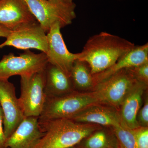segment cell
I'll list each match as a JSON object with an SVG mask.
<instances>
[{"instance_id": "cell-1", "label": "cell", "mask_w": 148, "mask_h": 148, "mask_svg": "<svg viewBox=\"0 0 148 148\" xmlns=\"http://www.w3.org/2000/svg\"><path fill=\"white\" fill-rule=\"evenodd\" d=\"M135 46L121 37L102 32L88 40L78 59L87 63L91 74L95 75L112 66Z\"/></svg>"}, {"instance_id": "cell-2", "label": "cell", "mask_w": 148, "mask_h": 148, "mask_svg": "<svg viewBox=\"0 0 148 148\" xmlns=\"http://www.w3.org/2000/svg\"><path fill=\"white\" fill-rule=\"evenodd\" d=\"M39 121V120H38ZM44 135L35 148H67L76 146L96 130L98 125L68 119L39 121Z\"/></svg>"}, {"instance_id": "cell-3", "label": "cell", "mask_w": 148, "mask_h": 148, "mask_svg": "<svg viewBox=\"0 0 148 148\" xmlns=\"http://www.w3.org/2000/svg\"><path fill=\"white\" fill-rule=\"evenodd\" d=\"M101 104L93 91L79 92L76 90L65 95L47 98L39 121L71 119L88 107Z\"/></svg>"}, {"instance_id": "cell-4", "label": "cell", "mask_w": 148, "mask_h": 148, "mask_svg": "<svg viewBox=\"0 0 148 148\" xmlns=\"http://www.w3.org/2000/svg\"><path fill=\"white\" fill-rule=\"evenodd\" d=\"M29 11L46 33L58 23L61 28L70 25L75 18L76 5L48 0H24Z\"/></svg>"}, {"instance_id": "cell-5", "label": "cell", "mask_w": 148, "mask_h": 148, "mask_svg": "<svg viewBox=\"0 0 148 148\" xmlns=\"http://www.w3.org/2000/svg\"><path fill=\"white\" fill-rule=\"evenodd\" d=\"M137 81L130 69H123L96 84L92 91L100 104L118 111Z\"/></svg>"}, {"instance_id": "cell-6", "label": "cell", "mask_w": 148, "mask_h": 148, "mask_svg": "<svg viewBox=\"0 0 148 148\" xmlns=\"http://www.w3.org/2000/svg\"><path fill=\"white\" fill-rule=\"evenodd\" d=\"M20 77L21 94L18 100L24 116L38 118L47 98L45 90V70Z\"/></svg>"}, {"instance_id": "cell-7", "label": "cell", "mask_w": 148, "mask_h": 148, "mask_svg": "<svg viewBox=\"0 0 148 148\" xmlns=\"http://www.w3.org/2000/svg\"><path fill=\"white\" fill-rule=\"evenodd\" d=\"M48 64L46 53H35L30 50L16 56L10 53L0 61V79H8L13 76L31 75L43 71Z\"/></svg>"}, {"instance_id": "cell-8", "label": "cell", "mask_w": 148, "mask_h": 148, "mask_svg": "<svg viewBox=\"0 0 148 148\" xmlns=\"http://www.w3.org/2000/svg\"><path fill=\"white\" fill-rule=\"evenodd\" d=\"M0 106L4 132L7 140L25 118L16 96L15 86L8 79H0Z\"/></svg>"}, {"instance_id": "cell-9", "label": "cell", "mask_w": 148, "mask_h": 148, "mask_svg": "<svg viewBox=\"0 0 148 148\" xmlns=\"http://www.w3.org/2000/svg\"><path fill=\"white\" fill-rule=\"evenodd\" d=\"M61 25L55 23L47 33V49L46 54L49 64L58 67L70 77L74 62L79 58V53L68 50L61 34Z\"/></svg>"}, {"instance_id": "cell-10", "label": "cell", "mask_w": 148, "mask_h": 148, "mask_svg": "<svg viewBox=\"0 0 148 148\" xmlns=\"http://www.w3.org/2000/svg\"><path fill=\"white\" fill-rule=\"evenodd\" d=\"M46 32L38 22L11 31L6 40L0 45V49L6 46L18 49H38L46 53L47 37Z\"/></svg>"}, {"instance_id": "cell-11", "label": "cell", "mask_w": 148, "mask_h": 148, "mask_svg": "<svg viewBox=\"0 0 148 148\" xmlns=\"http://www.w3.org/2000/svg\"><path fill=\"white\" fill-rule=\"evenodd\" d=\"M37 22L24 0H0V26L13 31Z\"/></svg>"}, {"instance_id": "cell-12", "label": "cell", "mask_w": 148, "mask_h": 148, "mask_svg": "<svg viewBox=\"0 0 148 148\" xmlns=\"http://www.w3.org/2000/svg\"><path fill=\"white\" fill-rule=\"evenodd\" d=\"M38 118L25 117L6 141L7 148H35L44 135Z\"/></svg>"}, {"instance_id": "cell-13", "label": "cell", "mask_w": 148, "mask_h": 148, "mask_svg": "<svg viewBox=\"0 0 148 148\" xmlns=\"http://www.w3.org/2000/svg\"><path fill=\"white\" fill-rule=\"evenodd\" d=\"M147 62L148 43L142 45H135L131 50L122 56L108 69L99 73L92 75L94 86L123 69H130Z\"/></svg>"}, {"instance_id": "cell-14", "label": "cell", "mask_w": 148, "mask_h": 148, "mask_svg": "<svg viewBox=\"0 0 148 148\" xmlns=\"http://www.w3.org/2000/svg\"><path fill=\"white\" fill-rule=\"evenodd\" d=\"M70 119L77 122L111 127L117 126L122 122L119 111L101 104L90 106Z\"/></svg>"}, {"instance_id": "cell-15", "label": "cell", "mask_w": 148, "mask_h": 148, "mask_svg": "<svg viewBox=\"0 0 148 148\" xmlns=\"http://www.w3.org/2000/svg\"><path fill=\"white\" fill-rule=\"evenodd\" d=\"M147 87V85L138 81L122 104L119 112L122 122L130 129L140 127L137 116L142 106L143 93Z\"/></svg>"}, {"instance_id": "cell-16", "label": "cell", "mask_w": 148, "mask_h": 148, "mask_svg": "<svg viewBox=\"0 0 148 148\" xmlns=\"http://www.w3.org/2000/svg\"><path fill=\"white\" fill-rule=\"evenodd\" d=\"M45 73L47 98L61 96L75 90L70 77L58 67L48 63Z\"/></svg>"}, {"instance_id": "cell-17", "label": "cell", "mask_w": 148, "mask_h": 148, "mask_svg": "<svg viewBox=\"0 0 148 148\" xmlns=\"http://www.w3.org/2000/svg\"><path fill=\"white\" fill-rule=\"evenodd\" d=\"M70 77L74 89H87L93 88L94 86L93 75L90 67L86 62L76 60L71 69Z\"/></svg>"}, {"instance_id": "cell-18", "label": "cell", "mask_w": 148, "mask_h": 148, "mask_svg": "<svg viewBox=\"0 0 148 148\" xmlns=\"http://www.w3.org/2000/svg\"><path fill=\"white\" fill-rule=\"evenodd\" d=\"M117 142L113 132L108 133L101 129L93 132L77 145L82 148H110Z\"/></svg>"}, {"instance_id": "cell-19", "label": "cell", "mask_w": 148, "mask_h": 148, "mask_svg": "<svg viewBox=\"0 0 148 148\" xmlns=\"http://www.w3.org/2000/svg\"><path fill=\"white\" fill-rule=\"evenodd\" d=\"M113 132L122 148H137L135 133L122 122L112 127Z\"/></svg>"}, {"instance_id": "cell-20", "label": "cell", "mask_w": 148, "mask_h": 148, "mask_svg": "<svg viewBox=\"0 0 148 148\" xmlns=\"http://www.w3.org/2000/svg\"><path fill=\"white\" fill-rule=\"evenodd\" d=\"M135 79L145 84H148V62L130 69Z\"/></svg>"}, {"instance_id": "cell-21", "label": "cell", "mask_w": 148, "mask_h": 148, "mask_svg": "<svg viewBox=\"0 0 148 148\" xmlns=\"http://www.w3.org/2000/svg\"><path fill=\"white\" fill-rule=\"evenodd\" d=\"M133 130L137 148H148V127L140 126Z\"/></svg>"}, {"instance_id": "cell-22", "label": "cell", "mask_w": 148, "mask_h": 148, "mask_svg": "<svg viewBox=\"0 0 148 148\" xmlns=\"http://www.w3.org/2000/svg\"><path fill=\"white\" fill-rule=\"evenodd\" d=\"M137 121L140 126L148 127V100L146 99L144 106L138 112Z\"/></svg>"}, {"instance_id": "cell-23", "label": "cell", "mask_w": 148, "mask_h": 148, "mask_svg": "<svg viewBox=\"0 0 148 148\" xmlns=\"http://www.w3.org/2000/svg\"><path fill=\"white\" fill-rule=\"evenodd\" d=\"M3 119L2 110L0 106V148H7L6 145L7 140L4 132Z\"/></svg>"}, {"instance_id": "cell-24", "label": "cell", "mask_w": 148, "mask_h": 148, "mask_svg": "<svg viewBox=\"0 0 148 148\" xmlns=\"http://www.w3.org/2000/svg\"><path fill=\"white\" fill-rule=\"evenodd\" d=\"M11 32L10 30L7 29L5 27L0 26V37L7 38Z\"/></svg>"}, {"instance_id": "cell-25", "label": "cell", "mask_w": 148, "mask_h": 148, "mask_svg": "<svg viewBox=\"0 0 148 148\" xmlns=\"http://www.w3.org/2000/svg\"><path fill=\"white\" fill-rule=\"evenodd\" d=\"M48 1L64 3H71L73 2V0H48Z\"/></svg>"}, {"instance_id": "cell-26", "label": "cell", "mask_w": 148, "mask_h": 148, "mask_svg": "<svg viewBox=\"0 0 148 148\" xmlns=\"http://www.w3.org/2000/svg\"><path fill=\"white\" fill-rule=\"evenodd\" d=\"M111 148H122V147L120 145L118 141V143H117L114 146L112 147Z\"/></svg>"}, {"instance_id": "cell-27", "label": "cell", "mask_w": 148, "mask_h": 148, "mask_svg": "<svg viewBox=\"0 0 148 148\" xmlns=\"http://www.w3.org/2000/svg\"><path fill=\"white\" fill-rule=\"evenodd\" d=\"M82 148V147H79V146L77 145L73 146V147H70L69 148Z\"/></svg>"}]
</instances>
